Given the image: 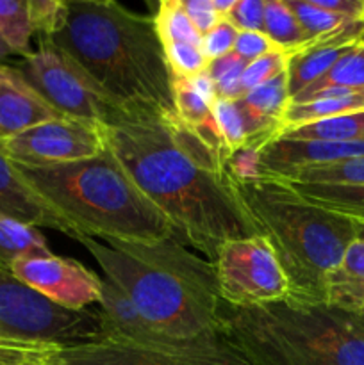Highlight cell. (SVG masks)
Segmentation results:
<instances>
[{"label": "cell", "instance_id": "cell-1", "mask_svg": "<svg viewBox=\"0 0 364 365\" xmlns=\"http://www.w3.org/2000/svg\"><path fill=\"white\" fill-rule=\"evenodd\" d=\"M103 132L109 152L186 245L214 259L225 242L256 237L228 160L175 110L121 103Z\"/></svg>", "mask_w": 364, "mask_h": 365}, {"label": "cell", "instance_id": "cell-2", "mask_svg": "<svg viewBox=\"0 0 364 365\" xmlns=\"http://www.w3.org/2000/svg\"><path fill=\"white\" fill-rule=\"evenodd\" d=\"M103 278L127 294L146 323L175 341L223 330L227 305L218 292L214 262L198 257L178 235L153 242L79 239Z\"/></svg>", "mask_w": 364, "mask_h": 365}, {"label": "cell", "instance_id": "cell-3", "mask_svg": "<svg viewBox=\"0 0 364 365\" xmlns=\"http://www.w3.org/2000/svg\"><path fill=\"white\" fill-rule=\"evenodd\" d=\"M50 41L77 61L116 102L173 110V77L152 18L114 0H68V20Z\"/></svg>", "mask_w": 364, "mask_h": 365}, {"label": "cell", "instance_id": "cell-4", "mask_svg": "<svg viewBox=\"0 0 364 365\" xmlns=\"http://www.w3.org/2000/svg\"><path fill=\"white\" fill-rule=\"evenodd\" d=\"M232 185L289 285L285 303L327 305V278L357 239L355 221L307 202L288 182L257 177Z\"/></svg>", "mask_w": 364, "mask_h": 365}, {"label": "cell", "instance_id": "cell-5", "mask_svg": "<svg viewBox=\"0 0 364 365\" xmlns=\"http://www.w3.org/2000/svg\"><path fill=\"white\" fill-rule=\"evenodd\" d=\"M14 166L46 203L77 228L81 237L153 242L177 235L109 148L77 163Z\"/></svg>", "mask_w": 364, "mask_h": 365}, {"label": "cell", "instance_id": "cell-6", "mask_svg": "<svg viewBox=\"0 0 364 365\" xmlns=\"http://www.w3.org/2000/svg\"><path fill=\"white\" fill-rule=\"evenodd\" d=\"M223 334L250 365H364V321L330 305L227 307Z\"/></svg>", "mask_w": 364, "mask_h": 365}, {"label": "cell", "instance_id": "cell-7", "mask_svg": "<svg viewBox=\"0 0 364 365\" xmlns=\"http://www.w3.org/2000/svg\"><path fill=\"white\" fill-rule=\"evenodd\" d=\"M106 337L98 309L70 310L56 305L9 271H0V339L45 342L63 348Z\"/></svg>", "mask_w": 364, "mask_h": 365}, {"label": "cell", "instance_id": "cell-8", "mask_svg": "<svg viewBox=\"0 0 364 365\" xmlns=\"http://www.w3.org/2000/svg\"><path fill=\"white\" fill-rule=\"evenodd\" d=\"M57 365H250L228 342L223 330L198 339L138 342L103 337L88 344L63 348L54 356Z\"/></svg>", "mask_w": 364, "mask_h": 365}, {"label": "cell", "instance_id": "cell-9", "mask_svg": "<svg viewBox=\"0 0 364 365\" xmlns=\"http://www.w3.org/2000/svg\"><path fill=\"white\" fill-rule=\"evenodd\" d=\"M14 68L63 116L106 127L121 106L77 61L50 41L39 43V48L25 56Z\"/></svg>", "mask_w": 364, "mask_h": 365}, {"label": "cell", "instance_id": "cell-10", "mask_svg": "<svg viewBox=\"0 0 364 365\" xmlns=\"http://www.w3.org/2000/svg\"><path fill=\"white\" fill-rule=\"evenodd\" d=\"M218 292L231 309L285 302L289 285L268 241L261 235L228 241L214 257Z\"/></svg>", "mask_w": 364, "mask_h": 365}, {"label": "cell", "instance_id": "cell-11", "mask_svg": "<svg viewBox=\"0 0 364 365\" xmlns=\"http://www.w3.org/2000/svg\"><path fill=\"white\" fill-rule=\"evenodd\" d=\"M106 132L98 123L77 118H59L36 125L14 138L0 141V152L14 164L50 166L102 155Z\"/></svg>", "mask_w": 364, "mask_h": 365}, {"label": "cell", "instance_id": "cell-12", "mask_svg": "<svg viewBox=\"0 0 364 365\" xmlns=\"http://www.w3.org/2000/svg\"><path fill=\"white\" fill-rule=\"evenodd\" d=\"M11 274L63 309L86 310L98 305L102 296V278L77 260L54 253L16 260Z\"/></svg>", "mask_w": 364, "mask_h": 365}, {"label": "cell", "instance_id": "cell-13", "mask_svg": "<svg viewBox=\"0 0 364 365\" xmlns=\"http://www.w3.org/2000/svg\"><path fill=\"white\" fill-rule=\"evenodd\" d=\"M363 155L364 139L350 143H325L277 138L261 148L259 177L284 180L300 168Z\"/></svg>", "mask_w": 364, "mask_h": 365}, {"label": "cell", "instance_id": "cell-14", "mask_svg": "<svg viewBox=\"0 0 364 365\" xmlns=\"http://www.w3.org/2000/svg\"><path fill=\"white\" fill-rule=\"evenodd\" d=\"M0 214H6L36 228H54L75 241L81 239L77 228L27 184L16 166L2 152H0Z\"/></svg>", "mask_w": 364, "mask_h": 365}, {"label": "cell", "instance_id": "cell-15", "mask_svg": "<svg viewBox=\"0 0 364 365\" xmlns=\"http://www.w3.org/2000/svg\"><path fill=\"white\" fill-rule=\"evenodd\" d=\"M59 118L16 68L0 64V141Z\"/></svg>", "mask_w": 364, "mask_h": 365}, {"label": "cell", "instance_id": "cell-16", "mask_svg": "<svg viewBox=\"0 0 364 365\" xmlns=\"http://www.w3.org/2000/svg\"><path fill=\"white\" fill-rule=\"evenodd\" d=\"M327 305L350 314L364 312V241L355 239L327 278Z\"/></svg>", "mask_w": 364, "mask_h": 365}, {"label": "cell", "instance_id": "cell-17", "mask_svg": "<svg viewBox=\"0 0 364 365\" xmlns=\"http://www.w3.org/2000/svg\"><path fill=\"white\" fill-rule=\"evenodd\" d=\"M360 110H364V91L339 88L325 89L307 96L302 102L289 103L284 114V128Z\"/></svg>", "mask_w": 364, "mask_h": 365}, {"label": "cell", "instance_id": "cell-18", "mask_svg": "<svg viewBox=\"0 0 364 365\" xmlns=\"http://www.w3.org/2000/svg\"><path fill=\"white\" fill-rule=\"evenodd\" d=\"M357 45V43H355ZM353 45H320L293 53L288 66L289 95H296L323 77Z\"/></svg>", "mask_w": 364, "mask_h": 365}, {"label": "cell", "instance_id": "cell-19", "mask_svg": "<svg viewBox=\"0 0 364 365\" xmlns=\"http://www.w3.org/2000/svg\"><path fill=\"white\" fill-rule=\"evenodd\" d=\"M46 239L36 227L0 214V271H9L25 257L49 255Z\"/></svg>", "mask_w": 364, "mask_h": 365}, {"label": "cell", "instance_id": "cell-20", "mask_svg": "<svg viewBox=\"0 0 364 365\" xmlns=\"http://www.w3.org/2000/svg\"><path fill=\"white\" fill-rule=\"evenodd\" d=\"M278 138L325 143L359 141V139H364V110L288 127L282 130Z\"/></svg>", "mask_w": 364, "mask_h": 365}, {"label": "cell", "instance_id": "cell-21", "mask_svg": "<svg viewBox=\"0 0 364 365\" xmlns=\"http://www.w3.org/2000/svg\"><path fill=\"white\" fill-rule=\"evenodd\" d=\"M282 182L296 185L364 187V155L300 168Z\"/></svg>", "mask_w": 364, "mask_h": 365}, {"label": "cell", "instance_id": "cell-22", "mask_svg": "<svg viewBox=\"0 0 364 365\" xmlns=\"http://www.w3.org/2000/svg\"><path fill=\"white\" fill-rule=\"evenodd\" d=\"M263 32L282 52L298 53L313 48V43L309 41L285 0H264Z\"/></svg>", "mask_w": 364, "mask_h": 365}, {"label": "cell", "instance_id": "cell-23", "mask_svg": "<svg viewBox=\"0 0 364 365\" xmlns=\"http://www.w3.org/2000/svg\"><path fill=\"white\" fill-rule=\"evenodd\" d=\"M352 89V91H364V45H353L327 73L318 78L314 84L303 89L300 95L291 98V102H302L314 93L325 89Z\"/></svg>", "mask_w": 364, "mask_h": 365}, {"label": "cell", "instance_id": "cell-24", "mask_svg": "<svg viewBox=\"0 0 364 365\" xmlns=\"http://www.w3.org/2000/svg\"><path fill=\"white\" fill-rule=\"evenodd\" d=\"M302 198L330 212L355 221H364V187H332V185L289 184Z\"/></svg>", "mask_w": 364, "mask_h": 365}, {"label": "cell", "instance_id": "cell-25", "mask_svg": "<svg viewBox=\"0 0 364 365\" xmlns=\"http://www.w3.org/2000/svg\"><path fill=\"white\" fill-rule=\"evenodd\" d=\"M161 45L171 43H189L202 46V36L193 27L191 20L182 7V0H163L159 2L156 16L152 18Z\"/></svg>", "mask_w": 364, "mask_h": 365}, {"label": "cell", "instance_id": "cell-26", "mask_svg": "<svg viewBox=\"0 0 364 365\" xmlns=\"http://www.w3.org/2000/svg\"><path fill=\"white\" fill-rule=\"evenodd\" d=\"M32 34L27 0H0V36L14 56L31 53Z\"/></svg>", "mask_w": 364, "mask_h": 365}, {"label": "cell", "instance_id": "cell-27", "mask_svg": "<svg viewBox=\"0 0 364 365\" xmlns=\"http://www.w3.org/2000/svg\"><path fill=\"white\" fill-rule=\"evenodd\" d=\"M213 116L227 155L231 157L232 153L245 148L246 132L238 100L218 98L213 106Z\"/></svg>", "mask_w": 364, "mask_h": 365}, {"label": "cell", "instance_id": "cell-28", "mask_svg": "<svg viewBox=\"0 0 364 365\" xmlns=\"http://www.w3.org/2000/svg\"><path fill=\"white\" fill-rule=\"evenodd\" d=\"M246 61L231 52L228 56L220 57V59L209 61L207 73L213 78L214 88H216L218 98L225 100H239L245 91H243V71H245Z\"/></svg>", "mask_w": 364, "mask_h": 365}, {"label": "cell", "instance_id": "cell-29", "mask_svg": "<svg viewBox=\"0 0 364 365\" xmlns=\"http://www.w3.org/2000/svg\"><path fill=\"white\" fill-rule=\"evenodd\" d=\"M164 57H166L168 70L173 78H189L196 77L209 66V59L203 56L202 46L189 45V43H171L163 46Z\"/></svg>", "mask_w": 364, "mask_h": 365}, {"label": "cell", "instance_id": "cell-30", "mask_svg": "<svg viewBox=\"0 0 364 365\" xmlns=\"http://www.w3.org/2000/svg\"><path fill=\"white\" fill-rule=\"evenodd\" d=\"M27 4L34 34L41 36V39H50L63 31L68 20V2L27 0Z\"/></svg>", "mask_w": 364, "mask_h": 365}, {"label": "cell", "instance_id": "cell-31", "mask_svg": "<svg viewBox=\"0 0 364 365\" xmlns=\"http://www.w3.org/2000/svg\"><path fill=\"white\" fill-rule=\"evenodd\" d=\"M59 346L45 342L2 341L0 339V365H46L54 362Z\"/></svg>", "mask_w": 364, "mask_h": 365}, {"label": "cell", "instance_id": "cell-32", "mask_svg": "<svg viewBox=\"0 0 364 365\" xmlns=\"http://www.w3.org/2000/svg\"><path fill=\"white\" fill-rule=\"evenodd\" d=\"M291 56L293 53L275 50V52H270L266 56L257 57V59L246 63L241 78L243 91H252V89L259 88V86L270 82L271 78L278 77L280 73L288 71Z\"/></svg>", "mask_w": 364, "mask_h": 365}, {"label": "cell", "instance_id": "cell-33", "mask_svg": "<svg viewBox=\"0 0 364 365\" xmlns=\"http://www.w3.org/2000/svg\"><path fill=\"white\" fill-rule=\"evenodd\" d=\"M238 29L228 20H221L202 38V52L209 61L228 56L234 50Z\"/></svg>", "mask_w": 364, "mask_h": 365}, {"label": "cell", "instance_id": "cell-34", "mask_svg": "<svg viewBox=\"0 0 364 365\" xmlns=\"http://www.w3.org/2000/svg\"><path fill=\"white\" fill-rule=\"evenodd\" d=\"M227 20L238 32H263L264 0H236Z\"/></svg>", "mask_w": 364, "mask_h": 365}, {"label": "cell", "instance_id": "cell-35", "mask_svg": "<svg viewBox=\"0 0 364 365\" xmlns=\"http://www.w3.org/2000/svg\"><path fill=\"white\" fill-rule=\"evenodd\" d=\"M275 50L278 48L264 32H238L232 52L241 57V59H245L246 63H250V61L275 52Z\"/></svg>", "mask_w": 364, "mask_h": 365}, {"label": "cell", "instance_id": "cell-36", "mask_svg": "<svg viewBox=\"0 0 364 365\" xmlns=\"http://www.w3.org/2000/svg\"><path fill=\"white\" fill-rule=\"evenodd\" d=\"M182 7H184L186 14L191 20L193 27L196 29L200 36H206L214 25L218 24L220 16L214 11L213 2L211 0H182Z\"/></svg>", "mask_w": 364, "mask_h": 365}, {"label": "cell", "instance_id": "cell-37", "mask_svg": "<svg viewBox=\"0 0 364 365\" xmlns=\"http://www.w3.org/2000/svg\"><path fill=\"white\" fill-rule=\"evenodd\" d=\"M320 9L353 21L364 20V0H310Z\"/></svg>", "mask_w": 364, "mask_h": 365}, {"label": "cell", "instance_id": "cell-38", "mask_svg": "<svg viewBox=\"0 0 364 365\" xmlns=\"http://www.w3.org/2000/svg\"><path fill=\"white\" fill-rule=\"evenodd\" d=\"M211 2H213V7L218 16H220V20H227L232 7L236 6V0H211Z\"/></svg>", "mask_w": 364, "mask_h": 365}, {"label": "cell", "instance_id": "cell-39", "mask_svg": "<svg viewBox=\"0 0 364 365\" xmlns=\"http://www.w3.org/2000/svg\"><path fill=\"white\" fill-rule=\"evenodd\" d=\"M9 56H14L13 50H11L9 46H7V43L4 41L2 36H0V64H2L4 61H6Z\"/></svg>", "mask_w": 364, "mask_h": 365}, {"label": "cell", "instance_id": "cell-40", "mask_svg": "<svg viewBox=\"0 0 364 365\" xmlns=\"http://www.w3.org/2000/svg\"><path fill=\"white\" fill-rule=\"evenodd\" d=\"M355 230H357V239L364 241V221H355Z\"/></svg>", "mask_w": 364, "mask_h": 365}, {"label": "cell", "instance_id": "cell-41", "mask_svg": "<svg viewBox=\"0 0 364 365\" xmlns=\"http://www.w3.org/2000/svg\"><path fill=\"white\" fill-rule=\"evenodd\" d=\"M363 24H364V20H363ZM360 45H364V29H363V38H360Z\"/></svg>", "mask_w": 364, "mask_h": 365}, {"label": "cell", "instance_id": "cell-42", "mask_svg": "<svg viewBox=\"0 0 364 365\" xmlns=\"http://www.w3.org/2000/svg\"><path fill=\"white\" fill-rule=\"evenodd\" d=\"M360 319H363V321H364V312H363V314H360Z\"/></svg>", "mask_w": 364, "mask_h": 365}, {"label": "cell", "instance_id": "cell-43", "mask_svg": "<svg viewBox=\"0 0 364 365\" xmlns=\"http://www.w3.org/2000/svg\"><path fill=\"white\" fill-rule=\"evenodd\" d=\"M46 365H57V364H54V362H50V364H46Z\"/></svg>", "mask_w": 364, "mask_h": 365}]
</instances>
